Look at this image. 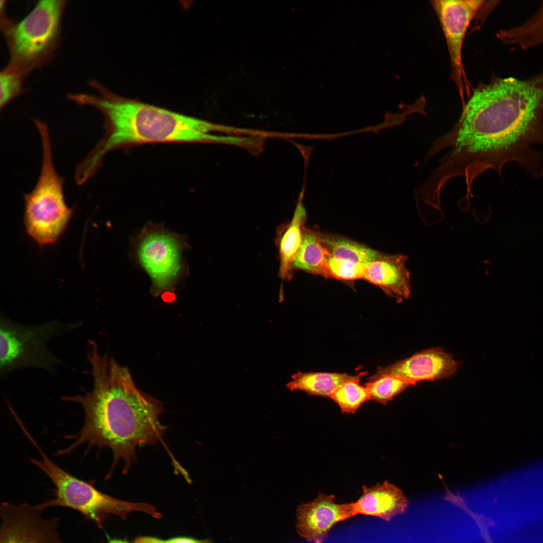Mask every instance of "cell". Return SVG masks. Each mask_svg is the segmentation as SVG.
<instances>
[{
	"label": "cell",
	"mask_w": 543,
	"mask_h": 543,
	"mask_svg": "<svg viewBox=\"0 0 543 543\" xmlns=\"http://www.w3.org/2000/svg\"><path fill=\"white\" fill-rule=\"evenodd\" d=\"M543 69L528 79L495 78L478 85L463 106L450 131L436 139L429 149L440 160L446 178L463 177L466 188L489 169L501 174L504 166L516 162L535 177L542 174L543 154Z\"/></svg>",
	"instance_id": "cell-1"
},
{
	"label": "cell",
	"mask_w": 543,
	"mask_h": 543,
	"mask_svg": "<svg viewBox=\"0 0 543 543\" xmlns=\"http://www.w3.org/2000/svg\"><path fill=\"white\" fill-rule=\"evenodd\" d=\"M87 355L92 390L84 395L62 398L81 405L83 424L78 433L67 436L73 443L57 455L70 454L83 444L88 449L108 447L113 452V467L121 460L125 473L135 459L138 446L153 445L162 439L165 428L159 418L163 405L137 387L127 367L108 354L101 356L93 340L88 342Z\"/></svg>",
	"instance_id": "cell-2"
},
{
	"label": "cell",
	"mask_w": 543,
	"mask_h": 543,
	"mask_svg": "<svg viewBox=\"0 0 543 543\" xmlns=\"http://www.w3.org/2000/svg\"><path fill=\"white\" fill-rule=\"evenodd\" d=\"M88 84L98 94L69 93L68 98L80 106L98 110L104 118V135L76 169L87 182L97 172L104 156L121 148L147 143H227L228 137L212 134L227 128L112 92L95 80Z\"/></svg>",
	"instance_id": "cell-3"
},
{
	"label": "cell",
	"mask_w": 543,
	"mask_h": 543,
	"mask_svg": "<svg viewBox=\"0 0 543 543\" xmlns=\"http://www.w3.org/2000/svg\"><path fill=\"white\" fill-rule=\"evenodd\" d=\"M65 0L39 1L22 20L14 22L1 15V30L9 52L8 64L27 78L48 64L61 41V26L67 6Z\"/></svg>",
	"instance_id": "cell-4"
},
{
	"label": "cell",
	"mask_w": 543,
	"mask_h": 543,
	"mask_svg": "<svg viewBox=\"0 0 543 543\" xmlns=\"http://www.w3.org/2000/svg\"><path fill=\"white\" fill-rule=\"evenodd\" d=\"M36 127L41 138L42 163L33 189L23 194L24 221L28 235L40 246L55 243L71 219L73 210L66 203L63 179L53 162L49 129L44 122Z\"/></svg>",
	"instance_id": "cell-5"
},
{
	"label": "cell",
	"mask_w": 543,
	"mask_h": 543,
	"mask_svg": "<svg viewBox=\"0 0 543 543\" xmlns=\"http://www.w3.org/2000/svg\"><path fill=\"white\" fill-rule=\"evenodd\" d=\"M33 444L42 459L31 458L30 461L45 473L55 486L54 497L37 505L41 509L56 506L71 508L100 528L108 514L124 515L130 511L139 510L157 515L148 504L125 502L103 493L92 482L82 481L62 469L42 451L35 441Z\"/></svg>",
	"instance_id": "cell-6"
},
{
	"label": "cell",
	"mask_w": 543,
	"mask_h": 543,
	"mask_svg": "<svg viewBox=\"0 0 543 543\" xmlns=\"http://www.w3.org/2000/svg\"><path fill=\"white\" fill-rule=\"evenodd\" d=\"M81 322L64 323L56 320L39 325L16 323L1 315L0 321V373L4 377L22 368H39L54 373L61 364L47 347L48 340L81 326Z\"/></svg>",
	"instance_id": "cell-7"
},
{
	"label": "cell",
	"mask_w": 543,
	"mask_h": 543,
	"mask_svg": "<svg viewBox=\"0 0 543 543\" xmlns=\"http://www.w3.org/2000/svg\"><path fill=\"white\" fill-rule=\"evenodd\" d=\"M187 246L185 237L161 225L148 222L136 238V260L152 281L155 296L173 292L185 273L182 254Z\"/></svg>",
	"instance_id": "cell-8"
},
{
	"label": "cell",
	"mask_w": 543,
	"mask_h": 543,
	"mask_svg": "<svg viewBox=\"0 0 543 543\" xmlns=\"http://www.w3.org/2000/svg\"><path fill=\"white\" fill-rule=\"evenodd\" d=\"M438 18L449 54L451 78L462 99L469 92L463 66L462 49L466 31L478 13L487 4L481 0H435L430 2Z\"/></svg>",
	"instance_id": "cell-9"
},
{
	"label": "cell",
	"mask_w": 543,
	"mask_h": 543,
	"mask_svg": "<svg viewBox=\"0 0 543 543\" xmlns=\"http://www.w3.org/2000/svg\"><path fill=\"white\" fill-rule=\"evenodd\" d=\"M38 505L6 502L0 505V543H64L59 519L47 518Z\"/></svg>",
	"instance_id": "cell-10"
},
{
	"label": "cell",
	"mask_w": 543,
	"mask_h": 543,
	"mask_svg": "<svg viewBox=\"0 0 543 543\" xmlns=\"http://www.w3.org/2000/svg\"><path fill=\"white\" fill-rule=\"evenodd\" d=\"M298 534L310 543H323L338 523L356 516L353 502L338 504L333 495L320 493L297 510Z\"/></svg>",
	"instance_id": "cell-11"
},
{
	"label": "cell",
	"mask_w": 543,
	"mask_h": 543,
	"mask_svg": "<svg viewBox=\"0 0 543 543\" xmlns=\"http://www.w3.org/2000/svg\"><path fill=\"white\" fill-rule=\"evenodd\" d=\"M457 364L452 356L439 348H433L417 353L404 360L378 368L372 377L384 375L398 377L412 383L435 381L451 376Z\"/></svg>",
	"instance_id": "cell-12"
},
{
	"label": "cell",
	"mask_w": 543,
	"mask_h": 543,
	"mask_svg": "<svg viewBox=\"0 0 543 543\" xmlns=\"http://www.w3.org/2000/svg\"><path fill=\"white\" fill-rule=\"evenodd\" d=\"M407 258L402 254H382L376 260L366 264L363 279L401 302L408 298L411 293L410 273L405 266Z\"/></svg>",
	"instance_id": "cell-13"
},
{
	"label": "cell",
	"mask_w": 543,
	"mask_h": 543,
	"mask_svg": "<svg viewBox=\"0 0 543 543\" xmlns=\"http://www.w3.org/2000/svg\"><path fill=\"white\" fill-rule=\"evenodd\" d=\"M360 498L353 502L355 515L378 517L386 521L405 512L408 501L403 492L385 480L371 487H362Z\"/></svg>",
	"instance_id": "cell-14"
},
{
	"label": "cell",
	"mask_w": 543,
	"mask_h": 543,
	"mask_svg": "<svg viewBox=\"0 0 543 543\" xmlns=\"http://www.w3.org/2000/svg\"><path fill=\"white\" fill-rule=\"evenodd\" d=\"M302 195L301 194L291 220L282 229L278 238L279 274L283 280L291 277L294 261L302 243L306 218V210L302 203Z\"/></svg>",
	"instance_id": "cell-15"
},
{
	"label": "cell",
	"mask_w": 543,
	"mask_h": 543,
	"mask_svg": "<svg viewBox=\"0 0 543 543\" xmlns=\"http://www.w3.org/2000/svg\"><path fill=\"white\" fill-rule=\"evenodd\" d=\"M360 376L341 373L299 371L291 376L286 387L291 391H302L311 396L331 398L344 382Z\"/></svg>",
	"instance_id": "cell-16"
},
{
	"label": "cell",
	"mask_w": 543,
	"mask_h": 543,
	"mask_svg": "<svg viewBox=\"0 0 543 543\" xmlns=\"http://www.w3.org/2000/svg\"><path fill=\"white\" fill-rule=\"evenodd\" d=\"M293 269L333 278L328 266L327 253L320 243L318 233L304 227L302 243L294 261Z\"/></svg>",
	"instance_id": "cell-17"
},
{
	"label": "cell",
	"mask_w": 543,
	"mask_h": 543,
	"mask_svg": "<svg viewBox=\"0 0 543 543\" xmlns=\"http://www.w3.org/2000/svg\"><path fill=\"white\" fill-rule=\"evenodd\" d=\"M496 37L503 44L526 50L543 45V1L537 11L523 23L500 30Z\"/></svg>",
	"instance_id": "cell-18"
},
{
	"label": "cell",
	"mask_w": 543,
	"mask_h": 543,
	"mask_svg": "<svg viewBox=\"0 0 543 543\" xmlns=\"http://www.w3.org/2000/svg\"><path fill=\"white\" fill-rule=\"evenodd\" d=\"M320 243L328 255L350 259L366 264L379 258L382 254L365 245L344 237L318 233Z\"/></svg>",
	"instance_id": "cell-19"
},
{
	"label": "cell",
	"mask_w": 543,
	"mask_h": 543,
	"mask_svg": "<svg viewBox=\"0 0 543 543\" xmlns=\"http://www.w3.org/2000/svg\"><path fill=\"white\" fill-rule=\"evenodd\" d=\"M365 384L370 400L386 405L408 387L414 385L402 378L390 375L371 377Z\"/></svg>",
	"instance_id": "cell-20"
},
{
	"label": "cell",
	"mask_w": 543,
	"mask_h": 543,
	"mask_svg": "<svg viewBox=\"0 0 543 543\" xmlns=\"http://www.w3.org/2000/svg\"><path fill=\"white\" fill-rule=\"evenodd\" d=\"M360 378L344 382L330 398L337 404L343 413L354 414L365 402L370 400L367 388L360 384Z\"/></svg>",
	"instance_id": "cell-21"
},
{
	"label": "cell",
	"mask_w": 543,
	"mask_h": 543,
	"mask_svg": "<svg viewBox=\"0 0 543 543\" xmlns=\"http://www.w3.org/2000/svg\"><path fill=\"white\" fill-rule=\"evenodd\" d=\"M27 77L19 70L7 64L0 73V109L25 92Z\"/></svg>",
	"instance_id": "cell-22"
},
{
	"label": "cell",
	"mask_w": 543,
	"mask_h": 543,
	"mask_svg": "<svg viewBox=\"0 0 543 543\" xmlns=\"http://www.w3.org/2000/svg\"><path fill=\"white\" fill-rule=\"evenodd\" d=\"M327 260L333 278L345 280L363 278L366 264L327 254Z\"/></svg>",
	"instance_id": "cell-23"
},
{
	"label": "cell",
	"mask_w": 543,
	"mask_h": 543,
	"mask_svg": "<svg viewBox=\"0 0 543 543\" xmlns=\"http://www.w3.org/2000/svg\"><path fill=\"white\" fill-rule=\"evenodd\" d=\"M134 543H212L209 540H196L192 538L179 537L167 540H162L151 537H140Z\"/></svg>",
	"instance_id": "cell-24"
},
{
	"label": "cell",
	"mask_w": 543,
	"mask_h": 543,
	"mask_svg": "<svg viewBox=\"0 0 543 543\" xmlns=\"http://www.w3.org/2000/svg\"><path fill=\"white\" fill-rule=\"evenodd\" d=\"M109 543H127V542L122 541V540H112L110 541Z\"/></svg>",
	"instance_id": "cell-25"
}]
</instances>
